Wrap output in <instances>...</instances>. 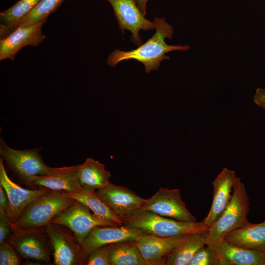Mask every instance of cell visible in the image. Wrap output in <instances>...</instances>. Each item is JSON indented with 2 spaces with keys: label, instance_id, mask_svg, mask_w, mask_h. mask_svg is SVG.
I'll list each match as a JSON object with an SVG mask.
<instances>
[{
  "label": "cell",
  "instance_id": "obj_1",
  "mask_svg": "<svg viewBox=\"0 0 265 265\" xmlns=\"http://www.w3.org/2000/svg\"><path fill=\"white\" fill-rule=\"evenodd\" d=\"M154 23L156 32L153 36L144 44L135 49L125 52L116 49L109 55L107 64L114 67L119 62L124 60L135 59L141 62L145 66V72L158 69L160 62L169 59L165 55L173 51H186L189 49L188 45H168L165 42V38L171 39L173 34L172 27L166 23L164 18H155Z\"/></svg>",
  "mask_w": 265,
  "mask_h": 265
},
{
  "label": "cell",
  "instance_id": "obj_2",
  "mask_svg": "<svg viewBox=\"0 0 265 265\" xmlns=\"http://www.w3.org/2000/svg\"><path fill=\"white\" fill-rule=\"evenodd\" d=\"M249 200L245 185L238 178L229 204L219 218L209 227L206 245L223 240L230 232L250 223L247 218Z\"/></svg>",
  "mask_w": 265,
  "mask_h": 265
},
{
  "label": "cell",
  "instance_id": "obj_3",
  "mask_svg": "<svg viewBox=\"0 0 265 265\" xmlns=\"http://www.w3.org/2000/svg\"><path fill=\"white\" fill-rule=\"evenodd\" d=\"M123 226L137 229L143 234L172 237L208 230L203 222H186L160 216L151 212L139 210L124 221Z\"/></svg>",
  "mask_w": 265,
  "mask_h": 265
},
{
  "label": "cell",
  "instance_id": "obj_4",
  "mask_svg": "<svg viewBox=\"0 0 265 265\" xmlns=\"http://www.w3.org/2000/svg\"><path fill=\"white\" fill-rule=\"evenodd\" d=\"M75 200L63 191L52 190L30 202L12 227V232L21 228L46 226L59 212L72 205Z\"/></svg>",
  "mask_w": 265,
  "mask_h": 265
},
{
  "label": "cell",
  "instance_id": "obj_5",
  "mask_svg": "<svg viewBox=\"0 0 265 265\" xmlns=\"http://www.w3.org/2000/svg\"><path fill=\"white\" fill-rule=\"evenodd\" d=\"M34 148L17 150L9 147L2 138L0 141V154L13 172L27 186L32 178L49 174L52 167L47 165Z\"/></svg>",
  "mask_w": 265,
  "mask_h": 265
},
{
  "label": "cell",
  "instance_id": "obj_6",
  "mask_svg": "<svg viewBox=\"0 0 265 265\" xmlns=\"http://www.w3.org/2000/svg\"><path fill=\"white\" fill-rule=\"evenodd\" d=\"M65 227L52 222L46 226L53 249V265H86L88 254Z\"/></svg>",
  "mask_w": 265,
  "mask_h": 265
},
{
  "label": "cell",
  "instance_id": "obj_7",
  "mask_svg": "<svg viewBox=\"0 0 265 265\" xmlns=\"http://www.w3.org/2000/svg\"><path fill=\"white\" fill-rule=\"evenodd\" d=\"M8 241L21 258L51 264L52 246L46 226L19 229L12 232Z\"/></svg>",
  "mask_w": 265,
  "mask_h": 265
},
{
  "label": "cell",
  "instance_id": "obj_8",
  "mask_svg": "<svg viewBox=\"0 0 265 265\" xmlns=\"http://www.w3.org/2000/svg\"><path fill=\"white\" fill-rule=\"evenodd\" d=\"M83 203L76 201L59 212L51 222L69 229L80 244L90 231L97 226H120L96 215Z\"/></svg>",
  "mask_w": 265,
  "mask_h": 265
},
{
  "label": "cell",
  "instance_id": "obj_9",
  "mask_svg": "<svg viewBox=\"0 0 265 265\" xmlns=\"http://www.w3.org/2000/svg\"><path fill=\"white\" fill-rule=\"evenodd\" d=\"M153 212L162 216L178 221L195 222L197 218L192 215L182 199L179 189L160 187L152 197L145 199L139 210Z\"/></svg>",
  "mask_w": 265,
  "mask_h": 265
},
{
  "label": "cell",
  "instance_id": "obj_10",
  "mask_svg": "<svg viewBox=\"0 0 265 265\" xmlns=\"http://www.w3.org/2000/svg\"><path fill=\"white\" fill-rule=\"evenodd\" d=\"M96 193L123 222L141 208L145 200L129 188L112 183Z\"/></svg>",
  "mask_w": 265,
  "mask_h": 265
},
{
  "label": "cell",
  "instance_id": "obj_11",
  "mask_svg": "<svg viewBox=\"0 0 265 265\" xmlns=\"http://www.w3.org/2000/svg\"><path fill=\"white\" fill-rule=\"evenodd\" d=\"M111 5L120 30L123 33L126 29L131 32L132 41L140 46L142 43L139 36L140 30H152L155 28L152 22L144 17L138 7L135 0H106Z\"/></svg>",
  "mask_w": 265,
  "mask_h": 265
},
{
  "label": "cell",
  "instance_id": "obj_12",
  "mask_svg": "<svg viewBox=\"0 0 265 265\" xmlns=\"http://www.w3.org/2000/svg\"><path fill=\"white\" fill-rule=\"evenodd\" d=\"M0 185L4 189L8 197L9 207L7 212L11 228L30 202L53 190L43 187L37 189H27L21 187L8 177L1 158L0 159Z\"/></svg>",
  "mask_w": 265,
  "mask_h": 265
},
{
  "label": "cell",
  "instance_id": "obj_13",
  "mask_svg": "<svg viewBox=\"0 0 265 265\" xmlns=\"http://www.w3.org/2000/svg\"><path fill=\"white\" fill-rule=\"evenodd\" d=\"M45 22L40 21L28 26H19L8 35L0 38V60H13L17 53L24 47L39 45L46 38L42 30Z\"/></svg>",
  "mask_w": 265,
  "mask_h": 265
},
{
  "label": "cell",
  "instance_id": "obj_14",
  "mask_svg": "<svg viewBox=\"0 0 265 265\" xmlns=\"http://www.w3.org/2000/svg\"><path fill=\"white\" fill-rule=\"evenodd\" d=\"M189 235L159 237L142 234L135 242L146 265H164L167 255Z\"/></svg>",
  "mask_w": 265,
  "mask_h": 265
},
{
  "label": "cell",
  "instance_id": "obj_15",
  "mask_svg": "<svg viewBox=\"0 0 265 265\" xmlns=\"http://www.w3.org/2000/svg\"><path fill=\"white\" fill-rule=\"evenodd\" d=\"M143 234L140 230L121 226H97L93 228L80 245L89 254L103 246L126 240H136Z\"/></svg>",
  "mask_w": 265,
  "mask_h": 265
},
{
  "label": "cell",
  "instance_id": "obj_16",
  "mask_svg": "<svg viewBox=\"0 0 265 265\" xmlns=\"http://www.w3.org/2000/svg\"><path fill=\"white\" fill-rule=\"evenodd\" d=\"M238 178L234 171L224 168L212 183V202L208 215L202 220L207 226L219 218L229 204Z\"/></svg>",
  "mask_w": 265,
  "mask_h": 265
},
{
  "label": "cell",
  "instance_id": "obj_17",
  "mask_svg": "<svg viewBox=\"0 0 265 265\" xmlns=\"http://www.w3.org/2000/svg\"><path fill=\"white\" fill-rule=\"evenodd\" d=\"M28 186H38L68 193L77 192L83 188L79 182L77 165L52 167L49 174L32 178Z\"/></svg>",
  "mask_w": 265,
  "mask_h": 265
},
{
  "label": "cell",
  "instance_id": "obj_18",
  "mask_svg": "<svg viewBox=\"0 0 265 265\" xmlns=\"http://www.w3.org/2000/svg\"><path fill=\"white\" fill-rule=\"evenodd\" d=\"M210 246L217 255L219 265H265V250L241 247L225 239Z\"/></svg>",
  "mask_w": 265,
  "mask_h": 265
},
{
  "label": "cell",
  "instance_id": "obj_19",
  "mask_svg": "<svg viewBox=\"0 0 265 265\" xmlns=\"http://www.w3.org/2000/svg\"><path fill=\"white\" fill-rule=\"evenodd\" d=\"M79 182L84 189L96 191L102 189L110 183L111 176L104 164L92 158H87L82 164L78 165Z\"/></svg>",
  "mask_w": 265,
  "mask_h": 265
},
{
  "label": "cell",
  "instance_id": "obj_20",
  "mask_svg": "<svg viewBox=\"0 0 265 265\" xmlns=\"http://www.w3.org/2000/svg\"><path fill=\"white\" fill-rule=\"evenodd\" d=\"M208 230L189 234L166 256L164 265H187L194 255L206 244Z\"/></svg>",
  "mask_w": 265,
  "mask_h": 265
},
{
  "label": "cell",
  "instance_id": "obj_21",
  "mask_svg": "<svg viewBox=\"0 0 265 265\" xmlns=\"http://www.w3.org/2000/svg\"><path fill=\"white\" fill-rule=\"evenodd\" d=\"M225 240L241 247L265 250V221L235 230L226 235Z\"/></svg>",
  "mask_w": 265,
  "mask_h": 265
},
{
  "label": "cell",
  "instance_id": "obj_22",
  "mask_svg": "<svg viewBox=\"0 0 265 265\" xmlns=\"http://www.w3.org/2000/svg\"><path fill=\"white\" fill-rule=\"evenodd\" d=\"M66 197L79 201L89 208L96 215L117 226H122L121 220L97 195L96 191L87 190L83 188L74 193L63 191Z\"/></svg>",
  "mask_w": 265,
  "mask_h": 265
},
{
  "label": "cell",
  "instance_id": "obj_23",
  "mask_svg": "<svg viewBox=\"0 0 265 265\" xmlns=\"http://www.w3.org/2000/svg\"><path fill=\"white\" fill-rule=\"evenodd\" d=\"M40 0H19L8 9L0 13V38L15 30L21 20L28 14Z\"/></svg>",
  "mask_w": 265,
  "mask_h": 265
},
{
  "label": "cell",
  "instance_id": "obj_24",
  "mask_svg": "<svg viewBox=\"0 0 265 265\" xmlns=\"http://www.w3.org/2000/svg\"><path fill=\"white\" fill-rule=\"evenodd\" d=\"M110 265H146L135 240L114 243L109 255Z\"/></svg>",
  "mask_w": 265,
  "mask_h": 265
},
{
  "label": "cell",
  "instance_id": "obj_25",
  "mask_svg": "<svg viewBox=\"0 0 265 265\" xmlns=\"http://www.w3.org/2000/svg\"><path fill=\"white\" fill-rule=\"evenodd\" d=\"M65 0H40L36 6L19 24L18 26L32 25L40 21H46Z\"/></svg>",
  "mask_w": 265,
  "mask_h": 265
},
{
  "label": "cell",
  "instance_id": "obj_26",
  "mask_svg": "<svg viewBox=\"0 0 265 265\" xmlns=\"http://www.w3.org/2000/svg\"><path fill=\"white\" fill-rule=\"evenodd\" d=\"M187 265H219V262L214 249L205 245L196 252Z\"/></svg>",
  "mask_w": 265,
  "mask_h": 265
},
{
  "label": "cell",
  "instance_id": "obj_27",
  "mask_svg": "<svg viewBox=\"0 0 265 265\" xmlns=\"http://www.w3.org/2000/svg\"><path fill=\"white\" fill-rule=\"evenodd\" d=\"M21 257L7 241L0 245V265H19L21 264Z\"/></svg>",
  "mask_w": 265,
  "mask_h": 265
},
{
  "label": "cell",
  "instance_id": "obj_28",
  "mask_svg": "<svg viewBox=\"0 0 265 265\" xmlns=\"http://www.w3.org/2000/svg\"><path fill=\"white\" fill-rule=\"evenodd\" d=\"M112 244L103 246L89 253L86 265H110L109 255Z\"/></svg>",
  "mask_w": 265,
  "mask_h": 265
},
{
  "label": "cell",
  "instance_id": "obj_29",
  "mask_svg": "<svg viewBox=\"0 0 265 265\" xmlns=\"http://www.w3.org/2000/svg\"><path fill=\"white\" fill-rule=\"evenodd\" d=\"M12 233L7 212L0 209V245L8 240Z\"/></svg>",
  "mask_w": 265,
  "mask_h": 265
},
{
  "label": "cell",
  "instance_id": "obj_30",
  "mask_svg": "<svg viewBox=\"0 0 265 265\" xmlns=\"http://www.w3.org/2000/svg\"><path fill=\"white\" fill-rule=\"evenodd\" d=\"M254 102L265 109V89L258 88L254 97Z\"/></svg>",
  "mask_w": 265,
  "mask_h": 265
},
{
  "label": "cell",
  "instance_id": "obj_31",
  "mask_svg": "<svg viewBox=\"0 0 265 265\" xmlns=\"http://www.w3.org/2000/svg\"><path fill=\"white\" fill-rule=\"evenodd\" d=\"M9 201L7 194L3 187L0 185V209L8 211Z\"/></svg>",
  "mask_w": 265,
  "mask_h": 265
},
{
  "label": "cell",
  "instance_id": "obj_32",
  "mask_svg": "<svg viewBox=\"0 0 265 265\" xmlns=\"http://www.w3.org/2000/svg\"><path fill=\"white\" fill-rule=\"evenodd\" d=\"M135 1L142 13L145 16L146 12V4L148 0H135Z\"/></svg>",
  "mask_w": 265,
  "mask_h": 265
}]
</instances>
